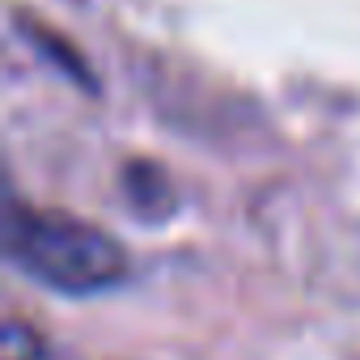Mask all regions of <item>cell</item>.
Wrapping results in <instances>:
<instances>
[{
	"label": "cell",
	"instance_id": "obj_1",
	"mask_svg": "<svg viewBox=\"0 0 360 360\" xmlns=\"http://www.w3.org/2000/svg\"><path fill=\"white\" fill-rule=\"evenodd\" d=\"M5 246L9 259L34 276L39 284L64 292V297H94L127 280L131 259L119 238L106 229L64 217V212H43L26 204H9L5 221Z\"/></svg>",
	"mask_w": 360,
	"mask_h": 360
},
{
	"label": "cell",
	"instance_id": "obj_2",
	"mask_svg": "<svg viewBox=\"0 0 360 360\" xmlns=\"http://www.w3.org/2000/svg\"><path fill=\"white\" fill-rule=\"evenodd\" d=\"M5 360H51L47 356V343L39 330L22 326V322H9L5 326Z\"/></svg>",
	"mask_w": 360,
	"mask_h": 360
}]
</instances>
